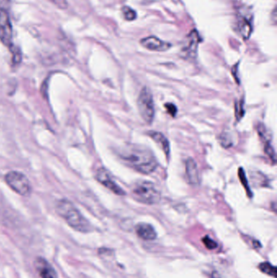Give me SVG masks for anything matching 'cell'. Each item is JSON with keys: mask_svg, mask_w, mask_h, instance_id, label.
Segmentation results:
<instances>
[{"mask_svg": "<svg viewBox=\"0 0 277 278\" xmlns=\"http://www.w3.org/2000/svg\"><path fill=\"white\" fill-rule=\"evenodd\" d=\"M237 32L242 37L244 40H246L251 36L252 33V26L250 21L245 16H239L237 19Z\"/></svg>", "mask_w": 277, "mask_h": 278, "instance_id": "cell-13", "label": "cell"}, {"mask_svg": "<svg viewBox=\"0 0 277 278\" xmlns=\"http://www.w3.org/2000/svg\"><path fill=\"white\" fill-rule=\"evenodd\" d=\"M140 43L145 48L153 52H165L171 47V44L169 42L160 40L159 38L154 36L143 38L140 41Z\"/></svg>", "mask_w": 277, "mask_h": 278, "instance_id": "cell-9", "label": "cell"}, {"mask_svg": "<svg viewBox=\"0 0 277 278\" xmlns=\"http://www.w3.org/2000/svg\"><path fill=\"white\" fill-rule=\"evenodd\" d=\"M219 143L225 148H229L230 146H233V139L230 134L227 133H224L219 137Z\"/></svg>", "mask_w": 277, "mask_h": 278, "instance_id": "cell-16", "label": "cell"}, {"mask_svg": "<svg viewBox=\"0 0 277 278\" xmlns=\"http://www.w3.org/2000/svg\"><path fill=\"white\" fill-rule=\"evenodd\" d=\"M118 154L128 166L143 174H150L158 167V162L151 150L143 146L125 145L119 150Z\"/></svg>", "mask_w": 277, "mask_h": 278, "instance_id": "cell-1", "label": "cell"}, {"mask_svg": "<svg viewBox=\"0 0 277 278\" xmlns=\"http://www.w3.org/2000/svg\"><path fill=\"white\" fill-rule=\"evenodd\" d=\"M259 269L266 274L273 276L274 278L276 277V268L269 263H262L259 265Z\"/></svg>", "mask_w": 277, "mask_h": 278, "instance_id": "cell-15", "label": "cell"}, {"mask_svg": "<svg viewBox=\"0 0 277 278\" xmlns=\"http://www.w3.org/2000/svg\"><path fill=\"white\" fill-rule=\"evenodd\" d=\"M203 243L207 246L208 249H215L216 247L217 244L215 241L212 240L211 238H209L208 236L205 237L203 239Z\"/></svg>", "mask_w": 277, "mask_h": 278, "instance_id": "cell-19", "label": "cell"}, {"mask_svg": "<svg viewBox=\"0 0 277 278\" xmlns=\"http://www.w3.org/2000/svg\"><path fill=\"white\" fill-rule=\"evenodd\" d=\"M148 135L156 142L157 145H159V147H161L162 150L164 152V154L169 156L170 154V144L168 138L162 133L156 132V131H150Z\"/></svg>", "mask_w": 277, "mask_h": 278, "instance_id": "cell-14", "label": "cell"}, {"mask_svg": "<svg viewBox=\"0 0 277 278\" xmlns=\"http://www.w3.org/2000/svg\"><path fill=\"white\" fill-rule=\"evenodd\" d=\"M239 176L241 178L243 186H245V189H246L247 192H250L249 187H248V182H247L246 178H245V173L243 172L242 168H240L239 169Z\"/></svg>", "mask_w": 277, "mask_h": 278, "instance_id": "cell-23", "label": "cell"}, {"mask_svg": "<svg viewBox=\"0 0 277 278\" xmlns=\"http://www.w3.org/2000/svg\"><path fill=\"white\" fill-rule=\"evenodd\" d=\"M5 181L10 188L22 196H28L32 192L31 182L21 172L16 171L8 172L5 176Z\"/></svg>", "mask_w": 277, "mask_h": 278, "instance_id": "cell-5", "label": "cell"}, {"mask_svg": "<svg viewBox=\"0 0 277 278\" xmlns=\"http://www.w3.org/2000/svg\"><path fill=\"white\" fill-rule=\"evenodd\" d=\"M123 15L125 17V20H133L136 17H137V13L134 10H133L132 8L129 7H124L122 8Z\"/></svg>", "mask_w": 277, "mask_h": 278, "instance_id": "cell-17", "label": "cell"}, {"mask_svg": "<svg viewBox=\"0 0 277 278\" xmlns=\"http://www.w3.org/2000/svg\"><path fill=\"white\" fill-rule=\"evenodd\" d=\"M9 48H10L11 52L12 53L13 62L15 64H19L21 61V53H20V49L15 46L13 44Z\"/></svg>", "mask_w": 277, "mask_h": 278, "instance_id": "cell-18", "label": "cell"}, {"mask_svg": "<svg viewBox=\"0 0 277 278\" xmlns=\"http://www.w3.org/2000/svg\"><path fill=\"white\" fill-rule=\"evenodd\" d=\"M133 198L142 204H156L160 201L161 193L159 188L150 181H137L131 188Z\"/></svg>", "mask_w": 277, "mask_h": 278, "instance_id": "cell-3", "label": "cell"}, {"mask_svg": "<svg viewBox=\"0 0 277 278\" xmlns=\"http://www.w3.org/2000/svg\"><path fill=\"white\" fill-rule=\"evenodd\" d=\"M57 212L59 216H61L73 230L82 233L91 231L90 222L70 201L66 199L59 201L57 205Z\"/></svg>", "mask_w": 277, "mask_h": 278, "instance_id": "cell-2", "label": "cell"}, {"mask_svg": "<svg viewBox=\"0 0 277 278\" xmlns=\"http://www.w3.org/2000/svg\"><path fill=\"white\" fill-rule=\"evenodd\" d=\"M199 35L197 30H192L187 36L185 43L181 50V56L185 59H195L199 44Z\"/></svg>", "mask_w": 277, "mask_h": 278, "instance_id": "cell-8", "label": "cell"}, {"mask_svg": "<svg viewBox=\"0 0 277 278\" xmlns=\"http://www.w3.org/2000/svg\"><path fill=\"white\" fill-rule=\"evenodd\" d=\"M97 181L104 186L106 188L110 190L112 192L120 195V196H124L126 194L125 190L121 188V186H119L117 182L113 180V178L109 174L108 171L105 169L104 168H100L98 169L96 172Z\"/></svg>", "mask_w": 277, "mask_h": 278, "instance_id": "cell-6", "label": "cell"}, {"mask_svg": "<svg viewBox=\"0 0 277 278\" xmlns=\"http://www.w3.org/2000/svg\"><path fill=\"white\" fill-rule=\"evenodd\" d=\"M164 107L169 114L171 115L172 116H176L177 112V107L175 106L174 104H169H169H165Z\"/></svg>", "mask_w": 277, "mask_h": 278, "instance_id": "cell-21", "label": "cell"}, {"mask_svg": "<svg viewBox=\"0 0 277 278\" xmlns=\"http://www.w3.org/2000/svg\"><path fill=\"white\" fill-rule=\"evenodd\" d=\"M12 26L6 11L0 10V42L10 47L12 45Z\"/></svg>", "mask_w": 277, "mask_h": 278, "instance_id": "cell-7", "label": "cell"}, {"mask_svg": "<svg viewBox=\"0 0 277 278\" xmlns=\"http://www.w3.org/2000/svg\"><path fill=\"white\" fill-rule=\"evenodd\" d=\"M136 233L139 238L143 240H155L157 237V233L154 227L147 223H140L136 226Z\"/></svg>", "mask_w": 277, "mask_h": 278, "instance_id": "cell-12", "label": "cell"}, {"mask_svg": "<svg viewBox=\"0 0 277 278\" xmlns=\"http://www.w3.org/2000/svg\"><path fill=\"white\" fill-rule=\"evenodd\" d=\"M185 175L189 184L198 186L200 183L199 168L193 159H187L185 162Z\"/></svg>", "mask_w": 277, "mask_h": 278, "instance_id": "cell-11", "label": "cell"}, {"mask_svg": "<svg viewBox=\"0 0 277 278\" xmlns=\"http://www.w3.org/2000/svg\"><path fill=\"white\" fill-rule=\"evenodd\" d=\"M12 0H0V10L8 11L10 8Z\"/></svg>", "mask_w": 277, "mask_h": 278, "instance_id": "cell-22", "label": "cell"}, {"mask_svg": "<svg viewBox=\"0 0 277 278\" xmlns=\"http://www.w3.org/2000/svg\"><path fill=\"white\" fill-rule=\"evenodd\" d=\"M35 265L41 278H58L54 268L45 259L38 257L35 260Z\"/></svg>", "mask_w": 277, "mask_h": 278, "instance_id": "cell-10", "label": "cell"}, {"mask_svg": "<svg viewBox=\"0 0 277 278\" xmlns=\"http://www.w3.org/2000/svg\"><path fill=\"white\" fill-rule=\"evenodd\" d=\"M137 104L143 120L147 124H151L155 116V107L152 94L147 87H144L141 90Z\"/></svg>", "mask_w": 277, "mask_h": 278, "instance_id": "cell-4", "label": "cell"}, {"mask_svg": "<svg viewBox=\"0 0 277 278\" xmlns=\"http://www.w3.org/2000/svg\"><path fill=\"white\" fill-rule=\"evenodd\" d=\"M243 116H244L243 102H240L236 105V116H237V120H239Z\"/></svg>", "mask_w": 277, "mask_h": 278, "instance_id": "cell-20", "label": "cell"}]
</instances>
